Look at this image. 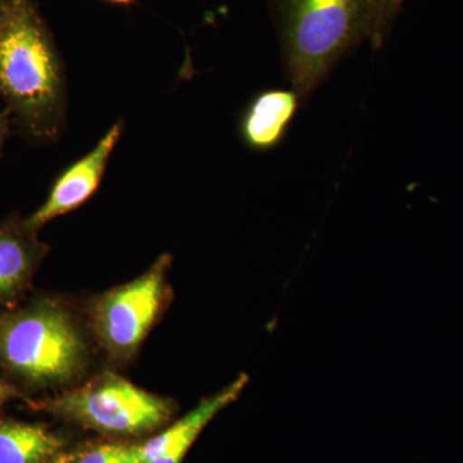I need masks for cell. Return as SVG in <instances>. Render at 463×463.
<instances>
[{
  "label": "cell",
  "mask_w": 463,
  "mask_h": 463,
  "mask_svg": "<svg viewBox=\"0 0 463 463\" xmlns=\"http://www.w3.org/2000/svg\"><path fill=\"white\" fill-rule=\"evenodd\" d=\"M60 447V439L41 426L0 423V463H43Z\"/></svg>",
  "instance_id": "30bf717a"
},
{
  "label": "cell",
  "mask_w": 463,
  "mask_h": 463,
  "mask_svg": "<svg viewBox=\"0 0 463 463\" xmlns=\"http://www.w3.org/2000/svg\"><path fill=\"white\" fill-rule=\"evenodd\" d=\"M407 0H380L379 17L371 43L374 50H379L385 44L390 30L394 25L395 18L401 14L402 8Z\"/></svg>",
  "instance_id": "7c38bea8"
},
{
  "label": "cell",
  "mask_w": 463,
  "mask_h": 463,
  "mask_svg": "<svg viewBox=\"0 0 463 463\" xmlns=\"http://www.w3.org/2000/svg\"><path fill=\"white\" fill-rule=\"evenodd\" d=\"M0 94L30 141L48 143L62 132V62L33 0H5L0 14Z\"/></svg>",
  "instance_id": "6da1fadb"
},
{
  "label": "cell",
  "mask_w": 463,
  "mask_h": 463,
  "mask_svg": "<svg viewBox=\"0 0 463 463\" xmlns=\"http://www.w3.org/2000/svg\"><path fill=\"white\" fill-rule=\"evenodd\" d=\"M9 112H0V156H2L3 147H5V139L9 132Z\"/></svg>",
  "instance_id": "4fadbf2b"
},
{
  "label": "cell",
  "mask_w": 463,
  "mask_h": 463,
  "mask_svg": "<svg viewBox=\"0 0 463 463\" xmlns=\"http://www.w3.org/2000/svg\"><path fill=\"white\" fill-rule=\"evenodd\" d=\"M286 76L306 102L337 63L373 39L380 0H268Z\"/></svg>",
  "instance_id": "7a4b0ae2"
},
{
  "label": "cell",
  "mask_w": 463,
  "mask_h": 463,
  "mask_svg": "<svg viewBox=\"0 0 463 463\" xmlns=\"http://www.w3.org/2000/svg\"><path fill=\"white\" fill-rule=\"evenodd\" d=\"M123 130L124 124L121 121L112 125L96 147L58 175L45 203L24 221L27 231L38 233L45 224L58 216L74 212L96 194Z\"/></svg>",
  "instance_id": "8992f818"
},
{
  "label": "cell",
  "mask_w": 463,
  "mask_h": 463,
  "mask_svg": "<svg viewBox=\"0 0 463 463\" xmlns=\"http://www.w3.org/2000/svg\"><path fill=\"white\" fill-rule=\"evenodd\" d=\"M74 463H143L141 446L127 447L109 444L91 448Z\"/></svg>",
  "instance_id": "8fae6325"
},
{
  "label": "cell",
  "mask_w": 463,
  "mask_h": 463,
  "mask_svg": "<svg viewBox=\"0 0 463 463\" xmlns=\"http://www.w3.org/2000/svg\"><path fill=\"white\" fill-rule=\"evenodd\" d=\"M246 383L242 376L223 392L206 399L172 428L141 446L143 463H182L192 444L219 411L239 397Z\"/></svg>",
  "instance_id": "ba28073f"
},
{
  "label": "cell",
  "mask_w": 463,
  "mask_h": 463,
  "mask_svg": "<svg viewBox=\"0 0 463 463\" xmlns=\"http://www.w3.org/2000/svg\"><path fill=\"white\" fill-rule=\"evenodd\" d=\"M51 463H69V461H67L65 457H62V458H58L57 461L51 462Z\"/></svg>",
  "instance_id": "2e32d148"
},
{
  "label": "cell",
  "mask_w": 463,
  "mask_h": 463,
  "mask_svg": "<svg viewBox=\"0 0 463 463\" xmlns=\"http://www.w3.org/2000/svg\"><path fill=\"white\" fill-rule=\"evenodd\" d=\"M47 250L24 222L11 218L0 223V304L29 288Z\"/></svg>",
  "instance_id": "9c48e42d"
},
{
  "label": "cell",
  "mask_w": 463,
  "mask_h": 463,
  "mask_svg": "<svg viewBox=\"0 0 463 463\" xmlns=\"http://www.w3.org/2000/svg\"><path fill=\"white\" fill-rule=\"evenodd\" d=\"M170 264L172 257L163 255L141 277L106 292L94 304V331L115 358L132 356L154 325Z\"/></svg>",
  "instance_id": "5b68a950"
},
{
  "label": "cell",
  "mask_w": 463,
  "mask_h": 463,
  "mask_svg": "<svg viewBox=\"0 0 463 463\" xmlns=\"http://www.w3.org/2000/svg\"><path fill=\"white\" fill-rule=\"evenodd\" d=\"M106 2L115 3V5H130L134 0H106Z\"/></svg>",
  "instance_id": "9a60e30c"
},
{
  "label": "cell",
  "mask_w": 463,
  "mask_h": 463,
  "mask_svg": "<svg viewBox=\"0 0 463 463\" xmlns=\"http://www.w3.org/2000/svg\"><path fill=\"white\" fill-rule=\"evenodd\" d=\"M3 5H5V0H0V14H2Z\"/></svg>",
  "instance_id": "e0dca14e"
},
{
  "label": "cell",
  "mask_w": 463,
  "mask_h": 463,
  "mask_svg": "<svg viewBox=\"0 0 463 463\" xmlns=\"http://www.w3.org/2000/svg\"><path fill=\"white\" fill-rule=\"evenodd\" d=\"M301 103L303 100L292 88L259 91L241 115V139L252 151L267 152L279 147L285 141Z\"/></svg>",
  "instance_id": "52a82bcc"
},
{
  "label": "cell",
  "mask_w": 463,
  "mask_h": 463,
  "mask_svg": "<svg viewBox=\"0 0 463 463\" xmlns=\"http://www.w3.org/2000/svg\"><path fill=\"white\" fill-rule=\"evenodd\" d=\"M48 410L108 434L134 435L165 423L172 407L156 395L114 373L47 402Z\"/></svg>",
  "instance_id": "277c9868"
},
{
  "label": "cell",
  "mask_w": 463,
  "mask_h": 463,
  "mask_svg": "<svg viewBox=\"0 0 463 463\" xmlns=\"http://www.w3.org/2000/svg\"><path fill=\"white\" fill-rule=\"evenodd\" d=\"M85 354L74 319L53 301L0 316V364L27 383H65L80 373Z\"/></svg>",
  "instance_id": "3957f363"
},
{
  "label": "cell",
  "mask_w": 463,
  "mask_h": 463,
  "mask_svg": "<svg viewBox=\"0 0 463 463\" xmlns=\"http://www.w3.org/2000/svg\"><path fill=\"white\" fill-rule=\"evenodd\" d=\"M14 394V389L9 388V386L5 385V383H0V404H2L3 402L7 401V399L11 398Z\"/></svg>",
  "instance_id": "5bb4252c"
}]
</instances>
